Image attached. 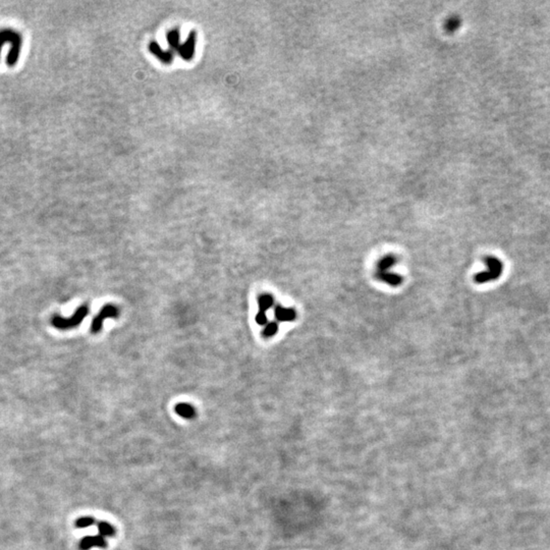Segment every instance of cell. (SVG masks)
<instances>
[{"mask_svg": "<svg viewBox=\"0 0 550 550\" xmlns=\"http://www.w3.org/2000/svg\"><path fill=\"white\" fill-rule=\"evenodd\" d=\"M79 546L80 550H90L93 547L106 548L107 547V541L101 535L85 536L79 541Z\"/></svg>", "mask_w": 550, "mask_h": 550, "instance_id": "cell-5", "label": "cell"}, {"mask_svg": "<svg viewBox=\"0 0 550 550\" xmlns=\"http://www.w3.org/2000/svg\"><path fill=\"white\" fill-rule=\"evenodd\" d=\"M256 322L260 325H264L267 322V317L264 312H260L256 316Z\"/></svg>", "mask_w": 550, "mask_h": 550, "instance_id": "cell-17", "label": "cell"}, {"mask_svg": "<svg viewBox=\"0 0 550 550\" xmlns=\"http://www.w3.org/2000/svg\"><path fill=\"white\" fill-rule=\"evenodd\" d=\"M377 277L380 280H382V281H384V282H386V283H389V284H391L393 287H397L402 282V277L400 275L395 274V273H391L389 271H383V272L378 271Z\"/></svg>", "mask_w": 550, "mask_h": 550, "instance_id": "cell-9", "label": "cell"}, {"mask_svg": "<svg viewBox=\"0 0 550 550\" xmlns=\"http://www.w3.org/2000/svg\"><path fill=\"white\" fill-rule=\"evenodd\" d=\"M167 40H168V43L170 45V48L172 49H177L179 48L180 44H179V40H180V35L178 33L177 30H173V31H170L167 35Z\"/></svg>", "mask_w": 550, "mask_h": 550, "instance_id": "cell-13", "label": "cell"}, {"mask_svg": "<svg viewBox=\"0 0 550 550\" xmlns=\"http://www.w3.org/2000/svg\"><path fill=\"white\" fill-rule=\"evenodd\" d=\"M395 263H396V259L393 256H386V257L382 258L379 261V263H378V271L379 272L388 271L391 267H393Z\"/></svg>", "mask_w": 550, "mask_h": 550, "instance_id": "cell-12", "label": "cell"}, {"mask_svg": "<svg viewBox=\"0 0 550 550\" xmlns=\"http://www.w3.org/2000/svg\"><path fill=\"white\" fill-rule=\"evenodd\" d=\"M195 44H196V33L192 32L190 34L189 38L187 39L186 43L182 44L181 46H179V48H178V53L180 54V56L184 59L190 60L193 57Z\"/></svg>", "mask_w": 550, "mask_h": 550, "instance_id": "cell-6", "label": "cell"}, {"mask_svg": "<svg viewBox=\"0 0 550 550\" xmlns=\"http://www.w3.org/2000/svg\"><path fill=\"white\" fill-rule=\"evenodd\" d=\"M259 308L260 312H264L268 310L273 305V298L270 295H262L259 297Z\"/></svg>", "mask_w": 550, "mask_h": 550, "instance_id": "cell-14", "label": "cell"}, {"mask_svg": "<svg viewBox=\"0 0 550 550\" xmlns=\"http://www.w3.org/2000/svg\"><path fill=\"white\" fill-rule=\"evenodd\" d=\"M150 50H151V52H152L154 55L157 56V58H159L161 62H163V63H165V64H169V63L172 62V58H173V57H172V56H173L172 52H171V51H163V50L159 47V45H158L157 43L152 42V43L150 44Z\"/></svg>", "mask_w": 550, "mask_h": 550, "instance_id": "cell-8", "label": "cell"}, {"mask_svg": "<svg viewBox=\"0 0 550 550\" xmlns=\"http://www.w3.org/2000/svg\"><path fill=\"white\" fill-rule=\"evenodd\" d=\"M99 533L103 537H113L116 534L115 528L105 521H101L97 524Z\"/></svg>", "mask_w": 550, "mask_h": 550, "instance_id": "cell-11", "label": "cell"}, {"mask_svg": "<svg viewBox=\"0 0 550 550\" xmlns=\"http://www.w3.org/2000/svg\"><path fill=\"white\" fill-rule=\"evenodd\" d=\"M175 413L185 419H194L196 417V410L189 403H178L175 405Z\"/></svg>", "mask_w": 550, "mask_h": 550, "instance_id": "cell-7", "label": "cell"}, {"mask_svg": "<svg viewBox=\"0 0 550 550\" xmlns=\"http://www.w3.org/2000/svg\"><path fill=\"white\" fill-rule=\"evenodd\" d=\"M118 315V310L116 307L114 306H111V305H107V306H104L102 308V310L100 311V313L97 315L95 317V319L93 320L92 322V326H91V331L93 333H97L101 330L102 328V324H103V321L106 319V318H109V317H117Z\"/></svg>", "mask_w": 550, "mask_h": 550, "instance_id": "cell-4", "label": "cell"}, {"mask_svg": "<svg viewBox=\"0 0 550 550\" xmlns=\"http://www.w3.org/2000/svg\"><path fill=\"white\" fill-rule=\"evenodd\" d=\"M6 43H9L11 45L6 57V64L8 67H13L18 62L22 48V36L13 30L3 29L0 31V53L1 48Z\"/></svg>", "mask_w": 550, "mask_h": 550, "instance_id": "cell-1", "label": "cell"}, {"mask_svg": "<svg viewBox=\"0 0 550 550\" xmlns=\"http://www.w3.org/2000/svg\"><path fill=\"white\" fill-rule=\"evenodd\" d=\"M88 312H89L88 307L87 306H82V307L78 308L76 313L73 316H71L70 318H64L62 316H54L53 319H52V324H53L54 327H56L58 329H62V330L70 329V328L78 326L79 323H82L83 320L88 315Z\"/></svg>", "mask_w": 550, "mask_h": 550, "instance_id": "cell-3", "label": "cell"}, {"mask_svg": "<svg viewBox=\"0 0 550 550\" xmlns=\"http://www.w3.org/2000/svg\"><path fill=\"white\" fill-rule=\"evenodd\" d=\"M485 263L487 265V271L476 274L475 281L477 283H486L498 279L502 273L503 265L499 259L495 257H486Z\"/></svg>", "mask_w": 550, "mask_h": 550, "instance_id": "cell-2", "label": "cell"}, {"mask_svg": "<svg viewBox=\"0 0 550 550\" xmlns=\"http://www.w3.org/2000/svg\"><path fill=\"white\" fill-rule=\"evenodd\" d=\"M278 331V324L275 323V322H272L270 324H268L264 331H263V336L264 337H270V336H273L276 332Z\"/></svg>", "mask_w": 550, "mask_h": 550, "instance_id": "cell-16", "label": "cell"}, {"mask_svg": "<svg viewBox=\"0 0 550 550\" xmlns=\"http://www.w3.org/2000/svg\"><path fill=\"white\" fill-rule=\"evenodd\" d=\"M94 523H95V520L92 517H83V518H79L76 521V527L79 529H83V528H87V527L94 525Z\"/></svg>", "mask_w": 550, "mask_h": 550, "instance_id": "cell-15", "label": "cell"}, {"mask_svg": "<svg viewBox=\"0 0 550 550\" xmlns=\"http://www.w3.org/2000/svg\"><path fill=\"white\" fill-rule=\"evenodd\" d=\"M275 317L278 321L289 322V321H294L297 317V314H296V311L293 309H284L280 306H277L275 308Z\"/></svg>", "mask_w": 550, "mask_h": 550, "instance_id": "cell-10", "label": "cell"}]
</instances>
